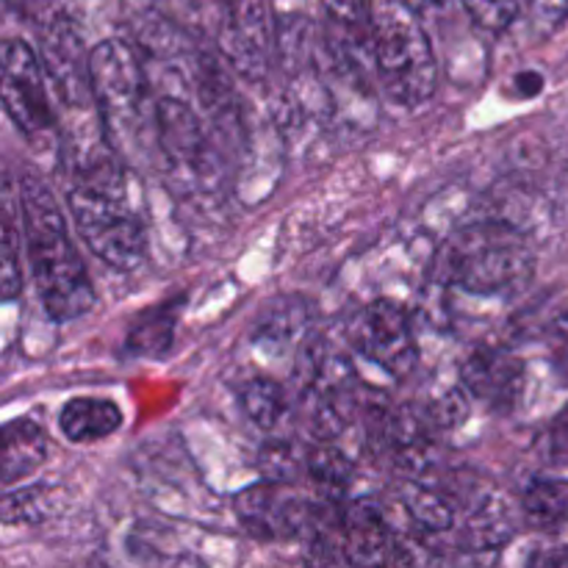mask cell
Segmentation results:
<instances>
[{
	"mask_svg": "<svg viewBox=\"0 0 568 568\" xmlns=\"http://www.w3.org/2000/svg\"><path fill=\"white\" fill-rule=\"evenodd\" d=\"M22 227L33 283L50 320L72 322L94 305V286L81 253L72 244L59 200L37 172L20 175Z\"/></svg>",
	"mask_w": 568,
	"mask_h": 568,
	"instance_id": "6da1fadb",
	"label": "cell"
},
{
	"mask_svg": "<svg viewBox=\"0 0 568 568\" xmlns=\"http://www.w3.org/2000/svg\"><path fill=\"white\" fill-rule=\"evenodd\" d=\"M75 183L70 189V216L78 236L103 264L114 270H133L142 264L144 225L128 200L125 181L114 164V150L103 148L72 159Z\"/></svg>",
	"mask_w": 568,
	"mask_h": 568,
	"instance_id": "7a4b0ae2",
	"label": "cell"
},
{
	"mask_svg": "<svg viewBox=\"0 0 568 568\" xmlns=\"http://www.w3.org/2000/svg\"><path fill=\"white\" fill-rule=\"evenodd\" d=\"M89 78L98 120L111 150L131 164H155V103L136 50L103 39L89 50Z\"/></svg>",
	"mask_w": 568,
	"mask_h": 568,
	"instance_id": "3957f363",
	"label": "cell"
},
{
	"mask_svg": "<svg viewBox=\"0 0 568 568\" xmlns=\"http://www.w3.org/2000/svg\"><path fill=\"white\" fill-rule=\"evenodd\" d=\"M438 281L475 297H514L536 275L530 242L503 220L475 222L444 242Z\"/></svg>",
	"mask_w": 568,
	"mask_h": 568,
	"instance_id": "277c9868",
	"label": "cell"
},
{
	"mask_svg": "<svg viewBox=\"0 0 568 568\" xmlns=\"http://www.w3.org/2000/svg\"><path fill=\"white\" fill-rule=\"evenodd\" d=\"M375 81L397 105L427 103L438 87V59L419 11L394 0L375 17Z\"/></svg>",
	"mask_w": 568,
	"mask_h": 568,
	"instance_id": "5b68a950",
	"label": "cell"
},
{
	"mask_svg": "<svg viewBox=\"0 0 568 568\" xmlns=\"http://www.w3.org/2000/svg\"><path fill=\"white\" fill-rule=\"evenodd\" d=\"M155 164L172 194L181 197H203L222 189L225 155L192 103L178 94H164L155 103Z\"/></svg>",
	"mask_w": 568,
	"mask_h": 568,
	"instance_id": "8992f818",
	"label": "cell"
},
{
	"mask_svg": "<svg viewBox=\"0 0 568 568\" xmlns=\"http://www.w3.org/2000/svg\"><path fill=\"white\" fill-rule=\"evenodd\" d=\"M48 81L37 50L22 39H6L0 50V100L17 131L39 150H48L59 133Z\"/></svg>",
	"mask_w": 568,
	"mask_h": 568,
	"instance_id": "52a82bcc",
	"label": "cell"
},
{
	"mask_svg": "<svg viewBox=\"0 0 568 568\" xmlns=\"http://www.w3.org/2000/svg\"><path fill=\"white\" fill-rule=\"evenodd\" d=\"M220 3V50L227 64L247 81L270 75L277 33L272 28L270 0H216Z\"/></svg>",
	"mask_w": 568,
	"mask_h": 568,
	"instance_id": "ba28073f",
	"label": "cell"
},
{
	"mask_svg": "<svg viewBox=\"0 0 568 568\" xmlns=\"http://www.w3.org/2000/svg\"><path fill=\"white\" fill-rule=\"evenodd\" d=\"M353 344L366 361L392 377H408L419 361L408 314L392 300L369 303L353 322Z\"/></svg>",
	"mask_w": 568,
	"mask_h": 568,
	"instance_id": "9c48e42d",
	"label": "cell"
},
{
	"mask_svg": "<svg viewBox=\"0 0 568 568\" xmlns=\"http://www.w3.org/2000/svg\"><path fill=\"white\" fill-rule=\"evenodd\" d=\"M233 510L244 530L264 541L303 536L314 527V508H308L305 499L288 497L281 483L264 480L261 486L244 488Z\"/></svg>",
	"mask_w": 568,
	"mask_h": 568,
	"instance_id": "30bf717a",
	"label": "cell"
},
{
	"mask_svg": "<svg viewBox=\"0 0 568 568\" xmlns=\"http://www.w3.org/2000/svg\"><path fill=\"white\" fill-rule=\"evenodd\" d=\"M460 383L475 399H483L491 408L510 410L525 388V364L510 349L480 344L460 364Z\"/></svg>",
	"mask_w": 568,
	"mask_h": 568,
	"instance_id": "8fae6325",
	"label": "cell"
},
{
	"mask_svg": "<svg viewBox=\"0 0 568 568\" xmlns=\"http://www.w3.org/2000/svg\"><path fill=\"white\" fill-rule=\"evenodd\" d=\"M516 508L503 491L486 488L469 497L466 519L460 525L464 549H499L516 536Z\"/></svg>",
	"mask_w": 568,
	"mask_h": 568,
	"instance_id": "7c38bea8",
	"label": "cell"
},
{
	"mask_svg": "<svg viewBox=\"0 0 568 568\" xmlns=\"http://www.w3.org/2000/svg\"><path fill=\"white\" fill-rule=\"evenodd\" d=\"M342 549L349 564H388L394 538L388 532L383 510L372 499H358L342 519Z\"/></svg>",
	"mask_w": 568,
	"mask_h": 568,
	"instance_id": "4fadbf2b",
	"label": "cell"
},
{
	"mask_svg": "<svg viewBox=\"0 0 568 568\" xmlns=\"http://www.w3.org/2000/svg\"><path fill=\"white\" fill-rule=\"evenodd\" d=\"M0 297L3 303H14L22 294V242H26V227H22V205H20V183L14 186L11 175H6L3 192H0Z\"/></svg>",
	"mask_w": 568,
	"mask_h": 568,
	"instance_id": "5bb4252c",
	"label": "cell"
},
{
	"mask_svg": "<svg viewBox=\"0 0 568 568\" xmlns=\"http://www.w3.org/2000/svg\"><path fill=\"white\" fill-rule=\"evenodd\" d=\"M3 449H0V480L3 486L31 477L48 460V438L31 419H11L3 425Z\"/></svg>",
	"mask_w": 568,
	"mask_h": 568,
	"instance_id": "9a60e30c",
	"label": "cell"
},
{
	"mask_svg": "<svg viewBox=\"0 0 568 568\" xmlns=\"http://www.w3.org/2000/svg\"><path fill=\"white\" fill-rule=\"evenodd\" d=\"M122 414L116 403L100 397H75L61 408L59 427L70 442L89 444L120 430Z\"/></svg>",
	"mask_w": 568,
	"mask_h": 568,
	"instance_id": "2e32d148",
	"label": "cell"
},
{
	"mask_svg": "<svg viewBox=\"0 0 568 568\" xmlns=\"http://www.w3.org/2000/svg\"><path fill=\"white\" fill-rule=\"evenodd\" d=\"M311 322V305L303 297H281L261 314L255 338L266 349H286L297 342Z\"/></svg>",
	"mask_w": 568,
	"mask_h": 568,
	"instance_id": "e0dca14e",
	"label": "cell"
},
{
	"mask_svg": "<svg viewBox=\"0 0 568 568\" xmlns=\"http://www.w3.org/2000/svg\"><path fill=\"white\" fill-rule=\"evenodd\" d=\"M527 525L541 532H560L568 525V486L558 480H532L521 497Z\"/></svg>",
	"mask_w": 568,
	"mask_h": 568,
	"instance_id": "ac0fdd59",
	"label": "cell"
},
{
	"mask_svg": "<svg viewBox=\"0 0 568 568\" xmlns=\"http://www.w3.org/2000/svg\"><path fill=\"white\" fill-rule=\"evenodd\" d=\"M403 505L414 525H419L425 532H447L458 521L453 499L444 497L436 488L419 486V483H408L403 488Z\"/></svg>",
	"mask_w": 568,
	"mask_h": 568,
	"instance_id": "d6986e66",
	"label": "cell"
},
{
	"mask_svg": "<svg viewBox=\"0 0 568 568\" xmlns=\"http://www.w3.org/2000/svg\"><path fill=\"white\" fill-rule=\"evenodd\" d=\"M242 408L261 430H275L288 414L286 388L272 377H253L242 386Z\"/></svg>",
	"mask_w": 568,
	"mask_h": 568,
	"instance_id": "ffe728a7",
	"label": "cell"
},
{
	"mask_svg": "<svg viewBox=\"0 0 568 568\" xmlns=\"http://www.w3.org/2000/svg\"><path fill=\"white\" fill-rule=\"evenodd\" d=\"M303 466L305 471H308L311 480L327 488L347 486L349 477H353L355 471V464L347 458V453L327 442H320L316 447H311L308 453H305Z\"/></svg>",
	"mask_w": 568,
	"mask_h": 568,
	"instance_id": "44dd1931",
	"label": "cell"
},
{
	"mask_svg": "<svg viewBox=\"0 0 568 568\" xmlns=\"http://www.w3.org/2000/svg\"><path fill=\"white\" fill-rule=\"evenodd\" d=\"M469 397L464 383L460 386L447 388V392H438L430 403L422 408L427 425L438 427V430H449V427H458L460 422L469 419Z\"/></svg>",
	"mask_w": 568,
	"mask_h": 568,
	"instance_id": "7402d4cb",
	"label": "cell"
},
{
	"mask_svg": "<svg viewBox=\"0 0 568 568\" xmlns=\"http://www.w3.org/2000/svg\"><path fill=\"white\" fill-rule=\"evenodd\" d=\"M460 3L477 28L491 33L510 28L519 14V0H460Z\"/></svg>",
	"mask_w": 568,
	"mask_h": 568,
	"instance_id": "603a6c76",
	"label": "cell"
},
{
	"mask_svg": "<svg viewBox=\"0 0 568 568\" xmlns=\"http://www.w3.org/2000/svg\"><path fill=\"white\" fill-rule=\"evenodd\" d=\"M258 469H261V475H264V480L286 486V483H292L294 475H297L300 458L294 455L292 444L266 442L264 447H261V455H258Z\"/></svg>",
	"mask_w": 568,
	"mask_h": 568,
	"instance_id": "cb8c5ba5",
	"label": "cell"
},
{
	"mask_svg": "<svg viewBox=\"0 0 568 568\" xmlns=\"http://www.w3.org/2000/svg\"><path fill=\"white\" fill-rule=\"evenodd\" d=\"M48 491L39 486L20 488V491H9L3 497V525H20V521H39L48 508Z\"/></svg>",
	"mask_w": 568,
	"mask_h": 568,
	"instance_id": "d4e9b609",
	"label": "cell"
},
{
	"mask_svg": "<svg viewBox=\"0 0 568 568\" xmlns=\"http://www.w3.org/2000/svg\"><path fill=\"white\" fill-rule=\"evenodd\" d=\"M549 455H552V464L568 469V405L549 427Z\"/></svg>",
	"mask_w": 568,
	"mask_h": 568,
	"instance_id": "484cf974",
	"label": "cell"
},
{
	"mask_svg": "<svg viewBox=\"0 0 568 568\" xmlns=\"http://www.w3.org/2000/svg\"><path fill=\"white\" fill-rule=\"evenodd\" d=\"M530 6L541 28H558L568 17V0H530Z\"/></svg>",
	"mask_w": 568,
	"mask_h": 568,
	"instance_id": "4316f807",
	"label": "cell"
},
{
	"mask_svg": "<svg viewBox=\"0 0 568 568\" xmlns=\"http://www.w3.org/2000/svg\"><path fill=\"white\" fill-rule=\"evenodd\" d=\"M516 83H519V87H525V94L530 98V94L541 92L544 78L538 75V72H519V75H516Z\"/></svg>",
	"mask_w": 568,
	"mask_h": 568,
	"instance_id": "83f0119b",
	"label": "cell"
},
{
	"mask_svg": "<svg viewBox=\"0 0 568 568\" xmlns=\"http://www.w3.org/2000/svg\"><path fill=\"white\" fill-rule=\"evenodd\" d=\"M405 3H408L414 11H419V14H430V11L444 9L447 0H405Z\"/></svg>",
	"mask_w": 568,
	"mask_h": 568,
	"instance_id": "f1b7e54d",
	"label": "cell"
},
{
	"mask_svg": "<svg viewBox=\"0 0 568 568\" xmlns=\"http://www.w3.org/2000/svg\"><path fill=\"white\" fill-rule=\"evenodd\" d=\"M555 355H558L560 372L568 377V344H564V347H555Z\"/></svg>",
	"mask_w": 568,
	"mask_h": 568,
	"instance_id": "f546056e",
	"label": "cell"
}]
</instances>
